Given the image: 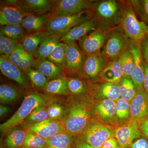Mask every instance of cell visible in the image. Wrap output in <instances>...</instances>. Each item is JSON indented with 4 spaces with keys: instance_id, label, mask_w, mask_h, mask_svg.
I'll use <instances>...</instances> for the list:
<instances>
[{
    "instance_id": "1",
    "label": "cell",
    "mask_w": 148,
    "mask_h": 148,
    "mask_svg": "<svg viewBox=\"0 0 148 148\" xmlns=\"http://www.w3.org/2000/svg\"><path fill=\"white\" fill-rule=\"evenodd\" d=\"M124 1H94L90 10L97 28L109 31L119 27L124 14Z\"/></svg>"
},
{
    "instance_id": "2",
    "label": "cell",
    "mask_w": 148,
    "mask_h": 148,
    "mask_svg": "<svg viewBox=\"0 0 148 148\" xmlns=\"http://www.w3.org/2000/svg\"><path fill=\"white\" fill-rule=\"evenodd\" d=\"M47 97L42 94L32 92L24 97V100L17 110L9 119L0 125L2 132H8L15 126L24 122L38 106L45 104Z\"/></svg>"
},
{
    "instance_id": "3",
    "label": "cell",
    "mask_w": 148,
    "mask_h": 148,
    "mask_svg": "<svg viewBox=\"0 0 148 148\" xmlns=\"http://www.w3.org/2000/svg\"><path fill=\"white\" fill-rule=\"evenodd\" d=\"M124 14L120 27L128 39L141 42L148 35V26L140 21L130 1H124Z\"/></svg>"
},
{
    "instance_id": "4",
    "label": "cell",
    "mask_w": 148,
    "mask_h": 148,
    "mask_svg": "<svg viewBox=\"0 0 148 148\" xmlns=\"http://www.w3.org/2000/svg\"><path fill=\"white\" fill-rule=\"evenodd\" d=\"M90 18V10L73 15L58 16L49 20L46 30L50 35L60 39L74 27Z\"/></svg>"
},
{
    "instance_id": "5",
    "label": "cell",
    "mask_w": 148,
    "mask_h": 148,
    "mask_svg": "<svg viewBox=\"0 0 148 148\" xmlns=\"http://www.w3.org/2000/svg\"><path fill=\"white\" fill-rule=\"evenodd\" d=\"M89 118V110L86 104L83 103L74 104L69 109L63 122L65 131L72 135L81 133L87 127Z\"/></svg>"
},
{
    "instance_id": "6",
    "label": "cell",
    "mask_w": 148,
    "mask_h": 148,
    "mask_svg": "<svg viewBox=\"0 0 148 148\" xmlns=\"http://www.w3.org/2000/svg\"><path fill=\"white\" fill-rule=\"evenodd\" d=\"M130 40L120 26L112 29L109 32L101 54L108 63L118 59Z\"/></svg>"
},
{
    "instance_id": "7",
    "label": "cell",
    "mask_w": 148,
    "mask_h": 148,
    "mask_svg": "<svg viewBox=\"0 0 148 148\" xmlns=\"http://www.w3.org/2000/svg\"><path fill=\"white\" fill-rule=\"evenodd\" d=\"M93 1L88 0L57 1L52 12L48 14L49 20L58 16L73 15L90 10Z\"/></svg>"
},
{
    "instance_id": "8",
    "label": "cell",
    "mask_w": 148,
    "mask_h": 148,
    "mask_svg": "<svg viewBox=\"0 0 148 148\" xmlns=\"http://www.w3.org/2000/svg\"><path fill=\"white\" fill-rule=\"evenodd\" d=\"M65 44L66 57L63 72L67 75L79 74L84 61L86 54L76 42Z\"/></svg>"
},
{
    "instance_id": "9",
    "label": "cell",
    "mask_w": 148,
    "mask_h": 148,
    "mask_svg": "<svg viewBox=\"0 0 148 148\" xmlns=\"http://www.w3.org/2000/svg\"><path fill=\"white\" fill-rule=\"evenodd\" d=\"M109 32L97 28L80 39L78 45L85 54L101 53Z\"/></svg>"
},
{
    "instance_id": "10",
    "label": "cell",
    "mask_w": 148,
    "mask_h": 148,
    "mask_svg": "<svg viewBox=\"0 0 148 148\" xmlns=\"http://www.w3.org/2000/svg\"><path fill=\"white\" fill-rule=\"evenodd\" d=\"M141 135L140 125L131 118L118 127L114 133L115 138L121 148H127L131 146L133 141L140 138Z\"/></svg>"
},
{
    "instance_id": "11",
    "label": "cell",
    "mask_w": 148,
    "mask_h": 148,
    "mask_svg": "<svg viewBox=\"0 0 148 148\" xmlns=\"http://www.w3.org/2000/svg\"><path fill=\"white\" fill-rule=\"evenodd\" d=\"M24 127L28 132L39 135L46 140L65 131L63 122L49 119L37 123L27 124Z\"/></svg>"
},
{
    "instance_id": "12",
    "label": "cell",
    "mask_w": 148,
    "mask_h": 148,
    "mask_svg": "<svg viewBox=\"0 0 148 148\" xmlns=\"http://www.w3.org/2000/svg\"><path fill=\"white\" fill-rule=\"evenodd\" d=\"M108 61L101 53L86 54L85 58L79 75L90 80L95 79L108 65Z\"/></svg>"
},
{
    "instance_id": "13",
    "label": "cell",
    "mask_w": 148,
    "mask_h": 148,
    "mask_svg": "<svg viewBox=\"0 0 148 148\" xmlns=\"http://www.w3.org/2000/svg\"><path fill=\"white\" fill-rule=\"evenodd\" d=\"M12 2L26 13L38 15H48L53 10L57 1L22 0Z\"/></svg>"
},
{
    "instance_id": "14",
    "label": "cell",
    "mask_w": 148,
    "mask_h": 148,
    "mask_svg": "<svg viewBox=\"0 0 148 148\" xmlns=\"http://www.w3.org/2000/svg\"><path fill=\"white\" fill-rule=\"evenodd\" d=\"M113 136L110 128L103 125L95 123L86 129L84 141L93 148H101L106 140Z\"/></svg>"
},
{
    "instance_id": "15",
    "label": "cell",
    "mask_w": 148,
    "mask_h": 148,
    "mask_svg": "<svg viewBox=\"0 0 148 148\" xmlns=\"http://www.w3.org/2000/svg\"><path fill=\"white\" fill-rule=\"evenodd\" d=\"M26 13L12 3L11 1H2L0 6V24L5 25H21Z\"/></svg>"
},
{
    "instance_id": "16",
    "label": "cell",
    "mask_w": 148,
    "mask_h": 148,
    "mask_svg": "<svg viewBox=\"0 0 148 148\" xmlns=\"http://www.w3.org/2000/svg\"><path fill=\"white\" fill-rule=\"evenodd\" d=\"M130 46L134 58V69L130 77L135 84L137 90L144 88L145 78L144 59L141 51L140 42L130 40Z\"/></svg>"
},
{
    "instance_id": "17",
    "label": "cell",
    "mask_w": 148,
    "mask_h": 148,
    "mask_svg": "<svg viewBox=\"0 0 148 148\" xmlns=\"http://www.w3.org/2000/svg\"><path fill=\"white\" fill-rule=\"evenodd\" d=\"M130 116L140 126L148 117V94L144 88L138 90L130 103Z\"/></svg>"
},
{
    "instance_id": "18",
    "label": "cell",
    "mask_w": 148,
    "mask_h": 148,
    "mask_svg": "<svg viewBox=\"0 0 148 148\" xmlns=\"http://www.w3.org/2000/svg\"><path fill=\"white\" fill-rule=\"evenodd\" d=\"M5 56L24 72L34 68L36 63L34 56L27 52L19 42L9 55Z\"/></svg>"
},
{
    "instance_id": "19",
    "label": "cell",
    "mask_w": 148,
    "mask_h": 148,
    "mask_svg": "<svg viewBox=\"0 0 148 148\" xmlns=\"http://www.w3.org/2000/svg\"><path fill=\"white\" fill-rule=\"evenodd\" d=\"M0 69L3 75L9 79L13 80L21 86L25 87L29 86L25 73L3 55L0 56Z\"/></svg>"
},
{
    "instance_id": "20",
    "label": "cell",
    "mask_w": 148,
    "mask_h": 148,
    "mask_svg": "<svg viewBox=\"0 0 148 148\" xmlns=\"http://www.w3.org/2000/svg\"><path fill=\"white\" fill-rule=\"evenodd\" d=\"M97 28L95 22L90 18L71 29L64 36L61 37L60 41L64 43H69L79 41Z\"/></svg>"
},
{
    "instance_id": "21",
    "label": "cell",
    "mask_w": 148,
    "mask_h": 148,
    "mask_svg": "<svg viewBox=\"0 0 148 148\" xmlns=\"http://www.w3.org/2000/svg\"><path fill=\"white\" fill-rule=\"evenodd\" d=\"M48 15H38L30 14L25 16L21 25L27 34L46 30L48 23Z\"/></svg>"
},
{
    "instance_id": "22",
    "label": "cell",
    "mask_w": 148,
    "mask_h": 148,
    "mask_svg": "<svg viewBox=\"0 0 148 148\" xmlns=\"http://www.w3.org/2000/svg\"><path fill=\"white\" fill-rule=\"evenodd\" d=\"M49 34L46 30L27 34L19 42L27 52L34 56L43 40Z\"/></svg>"
},
{
    "instance_id": "23",
    "label": "cell",
    "mask_w": 148,
    "mask_h": 148,
    "mask_svg": "<svg viewBox=\"0 0 148 148\" xmlns=\"http://www.w3.org/2000/svg\"><path fill=\"white\" fill-rule=\"evenodd\" d=\"M34 69L41 73L49 80L62 77L63 69L47 59L36 60Z\"/></svg>"
},
{
    "instance_id": "24",
    "label": "cell",
    "mask_w": 148,
    "mask_h": 148,
    "mask_svg": "<svg viewBox=\"0 0 148 148\" xmlns=\"http://www.w3.org/2000/svg\"><path fill=\"white\" fill-rule=\"evenodd\" d=\"M123 77L118 59L108 62L100 75L101 79L105 82L119 84Z\"/></svg>"
},
{
    "instance_id": "25",
    "label": "cell",
    "mask_w": 148,
    "mask_h": 148,
    "mask_svg": "<svg viewBox=\"0 0 148 148\" xmlns=\"http://www.w3.org/2000/svg\"><path fill=\"white\" fill-rule=\"evenodd\" d=\"M28 131L26 129L13 128L10 130L3 144V148H21Z\"/></svg>"
},
{
    "instance_id": "26",
    "label": "cell",
    "mask_w": 148,
    "mask_h": 148,
    "mask_svg": "<svg viewBox=\"0 0 148 148\" xmlns=\"http://www.w3.org/2000/svg\"><path fill=\"white\" fill-rule=\"evenodd\" d=\"M61 42L58 37L49 34L43 40L34 55L36 60L47 59L56 46Z\"/></svg>"
},
{
    "instance_id": "27",
    "label": "cell",
    "mask_w": 148,
    "mask_h": 148,
    "mask_svg": "<svg viewBox=\"0 0 148 148\" xmlns=\"http://www.w3.org/2000/svg\"><path fill=\"white\" fill-rule=\"evenodd\" d=\"M130 40L118 58L123 77H130L134 69V58L130 46Z\"/></svg>"
},
{
    "instance_id": "28",
    "label": "cell",
    "mask_w": 148,
    "mask_h": 148,
    "mask_svg": "<svg viewBox=\"0 0 148 148\" xmlns=\"http://www.w3.org/2000/svg\"><path fill=\"white\" fill-rule=\"evenodd\" d=\"M73 135L64 131L47 139V148H71Z\"/></svg>"
},
{
    "instance_id": "29",
    "label": "cell",
    "mask_w": 148,
    "mask_h": 148,
    "mask_svg": "<svg viewBox=\"0 0 148 148\" xmlns=\"http://www.w3.org/2000/svg\"><path fill=\"white\" fill-rule=\"evenodd\" d=\"M96 111L103 119H112L116 116V102L105 98L98 103L96 107Z\"/></svg>"
},
{
    "instance_id": "30",
    "label": "cell",
    "mask_w": 148,
    "mask_h": 148,
    "mask_svg": "<svg viewBox=\"0 0 148 148\" xmlns=\"http://www.w3.org/2000/svg\"><path fill=\"white\" fill-rule=\"evenodd\" d=\"M44 89L47 93L53 95H66L69 92L67 79L63 77L49 81Z\"/></svg>"
},
{
    "instance_id": "31",
    "label": "cell",
    "mask_w": 148,
    "mask_h": 148,
    "mask_svg": "<svg viewBox=\"0 0 148 148\" xmlns=\"http://www.w3.org/2000/svg\"><path fill=\"white\" fill-rule=\"evenodd\" d=\"M98 90L100 94L106 99L116 102L121 98L119 83L104 82L99 86Z\"/></svg>"
},
{
    "instance_id": "32",
    "label": "cell",
    "mask_w": 148,
    "mask_h": 148,
    "mask_svg": "<svg viewBox=\"0 0 148 148\" xmlns=\"http://www.w3.org/2000/svg\"><path fill=\"white\" fill-rule=\"evenodd\" d=\"M121 97L130 103L137 93V88L130 77H123L119 83Z\"/></svg>"
},
{
    "instance_id": "33",
    "label": "cell",
    "mask_w": 148,
    "mask_h": 148,
    "mask_svg": "<svg viewBox=\"0 0 148 148\" xmlns=\"http://www.w3.org/2000/svg\"><path fill=\"white\" fill-rule=\"evenodd\" d=\"M19 90L14 86L7 84L0 85V102L1 104H10L18 99Z\"/></svg>"
},
{
    "instance_id": "34",
    "label": "cell",
    "mask_w": 148,
    "mask_h": 148,
    "mask_svg": "<svg viewBox=\"0 0 148 148\" xmlns=\"http://www.w3.org/2000/svg\"><path fill=\"white\" fill-rule=\"evenodd\" d=\"M0 34L18 41L27 34L21 25L1 26Z\"/></svg>"
},
{
    "instance_id": "35",
    "label": "cell",
    "mask_w": 148,
    "mask_h": 148,
    "mask_svg": "<svg viewBox=\"0 0 148 148\" xmlns=\"http://www.w3.org/2000/svg\"><path fill=\"white\" fill-rule=\"evenodd\" d=\"M65 50L66 44L61 42L56 46L47 59L63 69L65 62Z\"/></svg>"
},
{
    "instance_id": "36",
    "label": "cell",
    "mask_w": 148,
    "mask_h": 148,
    "mask_svg": "<svg viewBox=\"0 0 148 148\" xmlns=\"http://www.w3.org/2000/svg\"><path fill=\"white\" fill-rule=\"evenodd\" d=\"M49 119L47 106L45 104L38 106L24 120L30 124L37 123Z\"/></svg>"
},
{
    "instance_id": "37",
    "label": "cell",
    "mask_w": 148,
    "mask_h": 148,
    "mask_svg": "<svg viewBox=\"0 0 148 148\" xmlns=\"http://www.w3.org/2000/svg\"><path fill=\"white\" fill-rule=\"evenodd\" d=\"M25 74L35 86L39 88H44L49 80L41 73L32 68L25 72Z\"/></svg>"
},
{
    "instance_id": "38",
    "label": "cell",
    "mask_w": 148,
    "mask_h": 148,
    "mask_svg": "<svg viewBox=\"0 0 148 148\" xmlns=\"http://www.w3.org/2000/svg\"><path fill=\"white\" fill-rule=\"evenodd\" d=\"M21 148H47V140L39 135L28 132Z\"/></svg>"
},
{
    "instance_id": "39",
    "label": "cell",
    "mask_w": 148,
    "mask_h": 148,
    "mask_svg": "<svg viewBox=\"0 0 148 148\" xmlns=\"http://www.w3.org/2000/svg\"><path fill=\"white\" fill-rule=\"evenodd\" d=\"M136 14L148 26V0H130Z\"/></svg>"
},
{
    "instance_id": "40",
    "label": "cell",
    "mask_w": 148,
    "mask_h": 148,
    "mask_svg": "<svg viewBox=\"0 0 148 148\" xmlns=\"http://www.w3.org/2000/svg\"><path fill=\"white\" fill-rule=\"evenodd\" d=\"M19 41L0 34V53L8 56L14 50Z\"/></svg>"
},
{
    "instance_id": "41",
    "label": "cell",
    "mask_w": 148,
    "mask_h": 148,
    "mask_svg": "<svg viewBox=\"0 0 148 148\" xmlns=\"http://www.w3.org/2000/svg\"><path fill=\"white\" fill-rule=\"evenodd\" d=\"M66 79L68 90L72 94H81L85 91L86 85L82 80L76 78H70Z\"/></svg>"
},
{
    "instance_id": "42",
    "label": "cell",
    "mask_w": 148,
    "mask_h": 148,
    "mask_svg": "<svg viewBox=\"0 0 148 148\" xmlns=\"http://www.w3.org/2000/svg\"><path fill=\"white\" fill-rule=\"evenodd\" d=\"M49 119L61 121L66 115L64 107L60 104L52 103L47 106Z\"/></svg>"
},
{
    "instance_id": "43",
    "label": "cell",
    "mask_w": 148,
    "mask_h": 148,
    "mask_svg": "<svg viewBox=\"0 0 148 148\" xmlns=\"http://www.w3.org/2000/svg\"><path fill=\"white\" fill-rule=\"evenodd\" d=\"M116 116L121 119L128 118L130 115V103L120 98L116 102Z\"/></svg>"
},
{
    "instance_id": "44",
    "label": "cell",
    "mask_w": 148,
    "mask_h": 148,
    "mask_svg": "<svg viewBox=\"0 0 148 148\" xmlns=\"http://www.w3.org/2000/svg\"><path fill=\"white\" fill-rule=\"evenodd\" d=\"M143 59L148 65V35L140 42Z\"/></svg>"
},
{
    "instance_id": "45",
    "label": "cell",
    "mask_w": 148,
    "mask_h": 148,
    "mask_svg": "<svg viewBox=\"0 0 148 148\" xmlns=\"http://www.w3.org/2000/svg\"><path fill=\"white\" fill-rule=\"evenodd\" d=\"M130 148H148V140L145 138H139L132 143Z\"/></svg>"
},
{
    "instance_id": "46",
    "label": "cell",
    "mask_w": 148,
    "mask_h": 148,
    "mask_svg": "<svg viewBox=\"0 0 148 148\" xmlns=\"http://www.w3.org/2000/svg\"><path fill=\"white\" fill-rule=\"evenodd\" d=\"M101 148H120L115 138L111 137L106 140Z\"/></svg>"
},
{
    "instance_id": "47",
    "label": "cell",
    "mask_w": 148,
    "mask_h": 148,
    "mask_svg": "<svg viewBox=\"0 0 148 148\" xmlns=\"http://www.w3.org/2000/svg\"><path fill=\"white\" fill-rule=\"evenodd\" d=\"M145 78L143 83V88L148 94V65L144 60Z\"/></svg>"
},
{
    "instance_id": "48",
    "label": "cell",
    "mask_w": 148,
    "mask_h": 148,
    "mask_svg": "<svg viewBox=\"0 0 148 148\" xmlns=\"http://www.w3.org/2000/svg\"><path fill=\"white\" fill-rule=\"evenodd\" d=\"M141 132L148 138V117L140 125Z\"/></svg>"
},
{
    "instance_id": "49",
    "label": "cell",
    "mask_w": 148,
    "mask_h": 148,
    "mask_svg": "<svg viewBox=\"0 0 148 148\" xmlns=\"http://www.w3.org/2000/svg\"><path fill=\"white\" fill-rule=\"evenodd\" d=\"M10 110V108L7 106L3 105L0 106V116L1 117L4 116Z\"/></svg>"
},
{
    "instance_id": "50",
    "label": "cell",
    "mask_w": 148,
    "mask_h": 148,
    "mask_svg": "<svg viewBox=\"0 0 148 148\" xmlns=\"http://www.w3.org/2000/svg\"><path fill=\"white\" fill-rule=\"evenodd\" d=\"M75 148H93L84 141H79L77 143Z\"/></svg>"
}]
</instances>
